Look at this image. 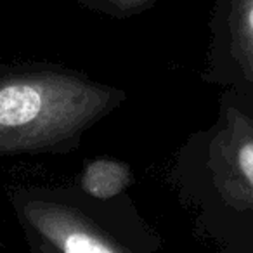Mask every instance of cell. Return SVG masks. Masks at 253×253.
I'll return each instance as SVG.
<instances>
[{
	"mask_svg": "<svg viewBox=\"0 0 253 253\" xmlns=\"http://www.w3.org/2000/svg\"><path fill=\"white\" fill-rule=\"evenodd\" d=\"M92 11L109 16H130L155 5L158 0H75Z\"/></svg>",
	"mask_w": 253,
	"mask_h": 253,
	"instance_id": "8992f818",
	"label": "cell"
},
{
	"mask_svg": "<svg viewBox=\"0 0 253 253\" xmlns=\"http://www.w3.org/2000/svg\"><path fill=\"white\" fill-rule=\"evenodd\" d=\"M115 95L61 71L0 78V153L66 144L111 108Z\"/></svg>",
	"mask_w": 253,
	"mask_h": 253,
	"instance_id": "6da1fadb",
	"label": "cell"
},
{
	"mask_svg": "<svg viewBox=\"0 0 253 253\" xmlns=\"http://www.w3.org/2000/svg\"><path fill=\"white\" fill-rule=\"evenodd\" d=\"M23 215L57 253H126L71 207L30 200L23 207Z\"/></svg>",
	"mask_w": 253,
	"mask_h": 253,
	"instance_id": "3957f363",
	"label": "cell"
},
{
	"mask_svg": "<svg viewBox=\"0 0 253 253\" xmlns=\"http://www.w3.org/2000/svg\"><path fill=\"white\" fill-rule=\"evenodd\" d=\"M130 182V170L115 160H95L85 169L82 187L97 200L115 198Z\"/></svg>",
	"mask_w": 253,
	"mask_h": 253,
	"instance_id": "5b68a950",
	"label": "cell"
},
{
	"mask_svg": "<svg viewBox=\"0 0 253 253\" xmlns=\"http://www.w3.org/2000/svg\"><path fill=\"white\" fill-rule=\"evenodd\" d=\"M229 101L253 120V0H232L224 21Z\"/></svg>",
	"mask_w": 253,
	"mask_h": 253,
	"instance_id": "277c9868",
	"label": "cell"
},
{
	"mask_svg": "<svg viewBox=\"0 0 253 253\" xmlns=\"http://www.w3.org/2000/svg\"><path fill=\"white\" fill-rule=\"evenodd\" d=\"M42 253H52V252H50V250L47 248V246H42Z\"/></svg>",
	"mask_w": 253,
	"mask_h": 253,
	"instance_id": "52a82bcc",
	"label": "cell"
},
{
	"mask_svg": "<svg viewBox=\"0 0 253 253\" xmlns=\"http://www.w3.org/2000/svg\"><path fill=\"white\" fill-rule=\"evenodd\" d=\"M205 172L211 201L231 222L238 253H253V120L229 99L207 141Z\"/></svg>",
	"mask_w": 253,
	"mask_h": 253,
	"instance_id": "7a4b0ae2",
	"label": "cell"
}]
</instances>
